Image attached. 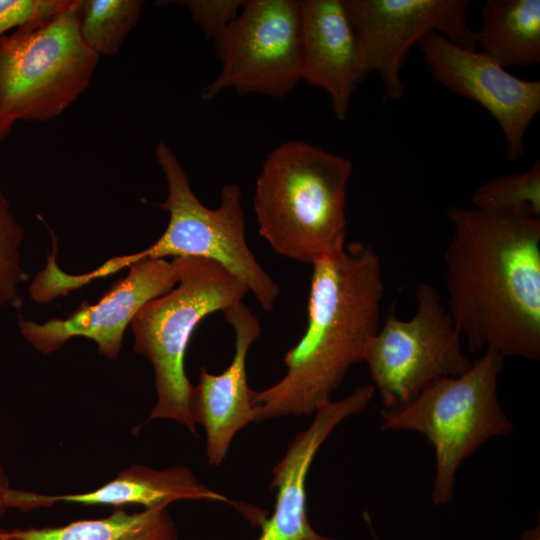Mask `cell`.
<instances>
[{"mask_svg":"<svg viewBox=\"0 0 540 540\" xmlns=\"http://www.w3.org/2000/svg\"><path fill=\"white\" fill-rule=\"evenodd\" d=\"M447 310L470 351L540 359V218L451 206Z\"/></svg>","mask_w":540,"mask_h":540,"instance_id":"cell-1","label":"cell"},{"mask_svg":"<svg viewBox=\"0 0 540 540\" xmlns=\"http://www.w3.org/2000/svg\"><path fill=\"white\" fill-rule=\"evenodd\" d=\"M312 267L306 330L284 356V377L253 390L254 423L314 414L331 400L349 368L364 362L379 329L384 282L371 245L346 243Z\"/></svg>","mask_w":540,"mask_h":540,"instance_id":"cell-2","label":"cell"},{"mask_svg":"<svg viewBox=\"0 0 540 540\" xmlns=\"http://www.w3.org/2000/svg\"><path fill=\"white\" fill-rule=\"evenodd\" d=\"M352 170L347 158L305 141L290 140L273 149L253 196L261 237L277 254L311 265L342 249Z\"/></svg>","mask_w":540,"mask_h":540,"instance_id":"cell-3","label":"cell"},{"mask_svg":"<svg viewBox=\"0 0 540 540\" xmlns=\"http://www.w3.org/2000/svg\"><path fill=\"white\" fill-rule=\"evenodd\" d=\"M155 158L168 188L166 200L158 204L169 213V223L161 237L140 252L111 258L84 274L57 270L53 277L55 291L65 296L146 258L193 257L222 265L248 288L263 310L271 312L280 289L246 242L240 186L225 185L218 207L210 209L196 197L187 173L165 143H158Z\"/></svg>","mask_w":540,"mask_h":540,"instance_id":"cell-4","label":"cell"},{"mask_svg":"<svg viewBox=\"0 0 540 540\" xmlns=\"http://www.w3.org/2000/svg\"><path fill=\"white\" fill-rule=\"evenodd\" d=\"M504 361L487 349L464 373L435 380L406 403L380 411L382 431L418 432L433 446L436 506L453 498L457 471L467 458L489 439L514 430L498 396Z\"/></svg>","mask_w":540,"mask_h":540,"instance_id":"cell-5","label":"cell"},{"mask_svg":"<svg viewBox=\"0 0 540 540\" xmlns=\"http://www.w3.org/2000/svg\"><path fill=\"white\" fill-rule=\"evenodd\" d=\"M248 288L217 262L187 257L178 286L149 301L130 323L135 352L153 365L157 400L146 422L169 419L196 435L189 412L193 385L184 359L191 336L208 315L242 302Z\"/></svg>","mask_w":540,"mask_h":540,"instance_id":"cell-6","label":"cell"},{"mask_svg":"<svg viewBox=\"0 0 540 540\" xmlns=\"http://www.w3.org/2000/svg\"><path fill=\"white\" fill-rule=\"evenodd\" d=\"M79 0L52 17L0 37V114L13 121H47L87 89L99 56L79 31Z\"/></svg>","mask_w":540,"mask_h":540,"instance_id":"cell-7","label":"cell"},{"mask_svg":"<svg viewBox=\"0 0 540 540\" xmlns=\"http://www.w3.org/2000/svg\"><path fill=\"white\" fill-rule=\"evenodd\" d=\"M415 296V314L402 320L389 308L366 351L370 384L386 409L406 403L435 380L464 373L472 364L437 289L420 283Z\"/></svg>","mask_w":540,"mask_h":540,"instance_id":"cell-8","label":"cell"},{"mask_svg":"<svg viewBox=\"0 0 540 540\" xmlns=\"http://www.w3.org/2000/svg\"><path fill=\"white\" fill-rule=\"evenodd\" d=\"M212 41L221 70L201 91L204 100L227 88L282 98L301 80L297 0L245 1Z\"/></svg>","mask_w":540,"mask_h":540,"instance_id":"cell-9","label":"cell"},{"mask_svg":"<svg viewBox=\"0 0 540 540\" xmlns=\"http://www.w3.org/2000/svg\"><path fill=\"white\" fill-rule=\"evenodd\" d=\"M356 36L362 80L377 73L386 98L404 94L401 70L416 43L430 32L476 49L468 25L469 0H344Z\"/></svg>","mask_w":540,"mask_h":540,"instance_id":"cell-10","label":"cell"},{"mask_svg":"<svg viewBox=\"0 0 540 540\" xmlns=\"http://www.w3.org/2000/svg\"><path fill=\"white\" fill-rule=\"evenodd\" d=\"M186 262L187 257L139 260L128 266L126 277L115 282L97 303H82L66 318L44 323L21 318L20 332L42 354L59 350L73 337H86L95 341L99 354L116 359L126 327L144 305L178 284Z\"/></svg>","mask_w":540,"mask_h":540,"instance_id":"cell-11","label":"cell"},{"mask_svg":"<svg viewBox=\"0 0 540 540\" xmlns=\"http://www.w3.org/2000/svg\"><path fill=\"white\" fill-rule=\"evenodd\" d=\"M418 46L437 82L478 103L497 121L507 159L521 157L526 131L540 111V81L520 79L482 51L459 46L435 31Z\"/></svg>","mask_w":540,"mask_h":540,"instance_id":"cell-12","label":"cell"},{"mask_svg":"<svg viewBox=\"0 0 540 540\" xmlns=\"http://www.w3.org/2000/svg\"><path fill=\"white\" fill-rule=\"evenodd\" d=\"M223 313L235 332L232 362L219 374L202 367L189 399L193 423L205 429L206 457L211 466L223 463L235 435L255 420L253 390L248 386L246 361L251 345L261 335V325L243 302L228 307Z\"/></svg>","mask_w":540,"mask_h":540,"instance_id":"cell-13","label":"cell"},{"mask_svg":"<svg viewBox=\"0 0 540 540\" xmlns=\"http://www.w3.org/2000/svg\"><path fill=\"white\" fill-rule=\"evenodd\" d=\"M375 395L371 384L357 387L347 396L330 400L314 413L310 425L300 431L272 470L270 489L276 490L274 510L260 521L255 540H336L317 533L306 509V478L323 443L346 418L363 411Z\"/></svg>","mask_w":540,"mask_h":540,"instance_id":"cell-14","label":"cell"},{"mask_svg":"<svg viewBox=\"0 0 540 540\" xmlns=\"http://www.w3.org/2000/svg\"><path fill=\"white\" fill-rule=\"evenodd\" d=\"M300 79L324 89L334 116L346 119L363 81L356 36L344 0L299 1Z\"/></svg>","mask_w":540,"mask_h":540,"instance_id":"cell-15","label":"cell"},{"mask_svg":"<svg viewBox=\"0 0 540 540\" xmlns=\"http://www.w3.org/2000/svg\"><path fill=\"white\" fill-rule=\"evenodd\" d=\"M55 503L82 505H142L145 509L167 507L178 500H209L228 503L240 509L225 495L206 485L185 466L155 470L143 465H133L121 471L113 480L85 493L53 495Z\"/></svg>","mask_w":540,"mask_h":540,"instance_id":"cell-16","label":"cell"},{"mask_svg":"<svg viewBox=\"0 0 540 540\" xmlns=\"http://www.w3.org/2000/svg\"><path fill=\"white\" fill-rule=\"evenodd\" d=\"M474 43L503 68L540 63V0H487Z\"/></svg>","mask_w":540,"mask_h":540,"instance_id":"cell-17","label":"cell"},{"mask_svg":"<svg viewBox=\"0 0 540 540\" xmlns=\"http://www.w3.org/2000/svg\"><path fill=\"white\" fill-rule=\"evenodd\" d=\"M20 540H178L167 507L128 513L118 508L109 516L84 519L64 526L12 529Z\"/></svg>","mask_w":540,"mask_h":540,"instance_id":"cell-18","label":"cell"},{"mask_svg":"<svg viewBox=\"0 0 540 540\" xmlns=\"http://www.w3.org/2000/svg\"><path fill=\"white\" fill-rule=\"evenodd\" d=\"M141 0H79V31L86 45L99 57L118 53L137 24Z\"/></svg>","mask_w":540,"mask_h":540,"instance_id":"cell-19","label":"cell"},{"mask_svg":"<svg viewBox=\"0 0 540 540\" xmlns=\"http://www.w3.org/2000/svg\"><path fill=\"white\" fill-rule=\"evenodd\" d=\"M474 208L498 213L540 215V162L524 172L487 180L473 193Z\"/></svg>","mask_w":540,"mask_h":540,"instance_id":"cell-20","label":"cell"},{"mask_svg":"<svg viewBox=\"0 0 540 540\" xmlns=\"http://www.w3.org/2000/svg\"><path fill=\"white\" fill-rule=\"evenodd\" d=\"M24 229L16 220L0 189V309L19 308L20 287L28 279L22 266L21 245Z\"/></svg>","mask_w":540,"mask_h":540,"instance_id":"cell-21","label":"cell"},{"mask_svg":"<svg viewBox=\"0 0 540 540\" xmlns=\"http://www.w3.org/2000/svg\"><path fill=\"white\" fill-rule=\"evenodd\" d=\"M205 37L214 39L238 16L244 0H182Z\"/></svg>","mask_w":540,"mask_h":540,"instance_id":"cell-22","label":"cell"},{"mask_svg":"<svg viewBox=\"0 0 540 540\" xmlns=\"http://www.w3.org/2000/svg\"><path fill=\"white\" fill-rule=\"evenodd\" d=\"M70 0H0V37L12 28L52 17Z\"/></svg>","mask_w":540,"mask_h":540,"instance_id":"cell-23","label":"cell"},{"mask_svg":"<svg viewBox=\"0 0 540 540\" xmlns=\"http://www.w3.org/2000/svg\"><path fill=\"white\" fill-rule=\"evenodd\" d=\"M53 504L51 495L12 488L3 467L0 465V515L9 508L27 512L36 508L50 507Z\"/></svg>","mask_w":540,"mask_h":540,"instance_id":"cell-24","label":"cell"},{"mask_svg":"<svg viewBox=\"0 0 540 540\" xmlns=\"http://www.w3.org/2000/svg\"><path fill=\"white\" fill-rule=\"evenodd\" d=\"M519 540H540L539 522L535 526L525 529L521 533Z\"/></svg>","mask_w":540,"mask_h":540,"instance_id":"cell-25","label":"cell"},{"mask_svg":"<svg viewBox=\"0 0 540 540\" xmlns=\"http://www.w3.org/2000/svg\"><path fill=\"white\" fill-rule=\"evenodd\" d=\"M14 122L0 114V142L9 134Z\"/></svg>","mask_w":540,"mask_h":540,"instance_id":"cell-26","label":"cell"},{"mask_svg":"<svg viewBox=\"0 0 540 540\" xmlns=\"http://www.w3.org/2000/svg\"><path fill=\"white\" fill-rule=\"evenodd\" d=\"M0 540H20V539L17 538L15 535H13L11 530L0 528Z\"/></svg>","mask_w":540,"mask_h":540,"instance_id":"cell-27","label":"cell"},{"mask_svg":"<svg viewBox=\"0 0 540 540\" xmlns=\"http://www.w3.org/2000/svg\"><path fill=\"white\" fill-rule=\"evenodd\" d=\"M366 521L369 524V529H370V531H371V533L373 535L374 540H378V537L376 536L375 531L373 530V526L371 524V521H370V518H369L368 514H366Z\"/></svg>","mask_w":540,"mask_h":540,"instance_id":"cell-28","label":"cell"}]
</instances>
